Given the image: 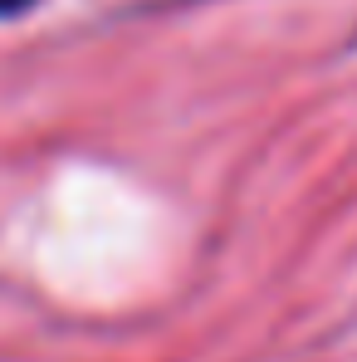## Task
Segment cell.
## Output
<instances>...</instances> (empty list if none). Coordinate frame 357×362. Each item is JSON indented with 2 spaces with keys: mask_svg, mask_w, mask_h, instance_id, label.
<instances>
[{
  "mask_svg": "<svg viewBox=\"0 0 357 362\" xmlns=\"http://www.w3.org/2000/svg\"><path fill=\"white\" fill-rule=\"evenodd\" d=\"M35 0H0V20H10V15H20V10H30Z\"/></svg>",
  "mask_w": 357,
  "mask_h": 362,
  "instance_id": "1",
  "label": "cell"
}]
</instances>
